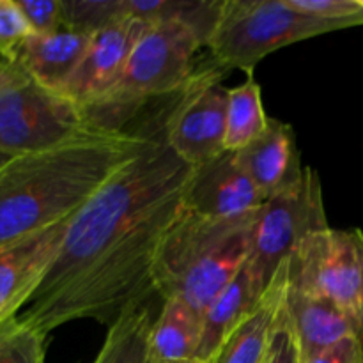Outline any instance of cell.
Listing matches in <instances>:
<instances>
[{
    "label": "cell",
    "mask_w": 363,
    "mask_h": 363,
    "mask_svg": "<svg viewBox=\"0 0 363 363\" xmlns=\"http://www.w3.org/2000/svg\"><path fill=\"white\" fill-rule=\"evenodd\" d=\"M264 363H300V354H298L296 342L280 312L279 325H277L275 333H273L272 344H269L268 357Z\"/></svg>",
    "instance_id": "obj_27"
},
{
    "label": "cell",
    "mask_w": 363,
    "mask_h": 363,
    "mask_svg": "<svg viewBox=\"0 0 363 363\" xmlns=\"http://www.w3.org/2000/svg\"><path fill=\"white\" fill-rule=\"evenodd\" d=\"M269 117L262 106V92L252 74L247 82L229 89L227 106V151L236 152L261 137L266 131Z\"/></svg>",
    "instance_id": "obj_21"
},
{
    "label": "cell",
    "mask_w": 363,
    "mask_h": 363,
    "mask_svg": "<svg viewBox=\"0 0 363 363\" xmlns=\"http://www.w3.org/2000/svg\"><path fill=\"white\" fill-rule=\"evenodd\" d=\"M27 80H30V78L21 69L20 64L11 62V60H6L0 57V92L25 84Z\"/></svg>",
    "instance_id": "obj_29"
},
{
    "label": "cell",
    "mask_w": 363,
    "mask_h": 363,
    "mask_svg": "<svg viewBox=\"0 0 363 363\" xmlns=\"http://www.w3.org/2000/svg\"><path fill=\"white\" fill-rule=\"evenodd\" d=\"M266 199L225 151L209 162L195 165L183 197V208L208 218H240L259 211Z\"/></svg>",
    "instance_id": "obj_11"
},
{
    "label": "cell",
    "mask_w": 363,
    "mask_h": 363,
    "mask_svg": "<svg viewBox=\"0 0 363 363\" xmlns=\"http://www.w3.org/2000/svg\"><path fill=\"white\" fill-rule=\"evenodd\" d=\"M286 268L261 303L225 337L209 363H264L282 312Z\"/></svg>",
    "instance_id": "obj_16"
},
{
    "label": "cell",
    "mask_w": 363,
    "mask_h": 363,
    "mask_svg": "<svg viewBox=\"0 0 363 363\" xmlns=\"http://www.w3.org/2000/svg\"><path fill=\"white\" fill-rule=\"evenodd\" d=\"M11 160H13V156H9V155H4V152H0V170H2L4 167H6L7 163L11 162Z\"/></svg>",
    "instance_id": "obj_31"
},
{
    "label": "cell",
    "mask_w": 363,
    "mask_h": 363,
    "mask_svg": "<svg viewBox=\"0 0 363 363\" xmlns=\"http://www.w3.org/2000/svg\"><path fill=\"white\" fill-rule=\"evenodd\" d=\"M30 35L32 30L16 0H0V57L14 62Z\"/></svg>",
    "instance_id": "obj_25"
},
{
    "label": "cell",
    "mask_w": 363,
    "mask_h": 363,
    "mask_svg": "<svg viewBox=\"0 0 363 363\" xmlns=\"http://www.w3.org/2000/svg\"><path fill=\"white\" fill-rule=\"evenodd\" d=\"M333 30L342 27L301 13L289 0H225L208 46L220 69L252 74L269 53Z\"/></svg>",
    "instance_id": "obj_5"
},
{
    "label": "cell",
    "mask_w": 363,
    "mask_h": 363,
    "mask_svg": "<svg viewBox=\"0 0 363 363\" xmlns=\"http://www.w3.org/2000/svg\"><path fill=\"white\" fill-rule=\"evenodd\" d=\"M91 35L73 28H64L48 35L32 34L23 43L14 62L20 64L35 84L62 94L87 52Z\"/></svg>",
    "instance_id": "obj_15"
},
{
    "label": "cell",
    "mask_w": 363,
    "mask_h": 363,
    "mask_svg": "<svg viewBox=\"0 0 363 363\" xmlns=\"http://www.w3.org/2000/svg\"><path fill=\"white\" fill-rule=\"evenodd\" d=\"M262 298L264 294L259 289L247 261L233 282L216 296L202 315V337L197 362H211L225 337L261 303Z\"/></svg>",
    "instance_id": "obj_17"
},
{
    "label": "cell",
    "mask_w": 363,
    "mask_h": 363,
    "mask_svg": "<svg viewBox=\"0 0 363 363\" xmlns=\"http://www.w3.org/2000/svg\"><path fill=\"white\" fill-rule=\"evenodd\" d=\"M286 282L332 301L358 330L362 261L353 230L326 227L308 234L287 262Z\"/></svg>",
    "instance_id": "obj_8"
},
{
    "label": "cell",
    "mask_w": 363,
    "mask_h": 363,
    "mask_svg": "<svg viewBox=\"0 0 363 363\" xmlns=\"http://www.w3.org/2000/svg\"><path fill=\"white\" fill-rule=\"evenodd\" d=\"M321 181L314 169H305L298 186L269 199L259 209L252 227L248 268L262 294L282 275L301 241L314 230L326 229Z\"/></svg>",
    "instance_id": "obj_6"
},
{
    "label": "cell",
    "mask_w": 363,
    "mask_h": 363,
    "mask_svg": "<svg viewBox=\"0 0 363 363\" xmlns=\"http://www.w3.org/2000/svg\"><path fill=\"white\" fill-rule=\"evenodd\" d=\"M46 335L16 318L0 323V363H45Z\"/></svg>",
    "instance_id": "obj_23"
},
{
    "label": "cell",
    "mask_w": 363,
    "mask_h": 363,
    "mask_svg": "<svg viewBox=\"0 0 363 363\" xmlns=\"http://www.w3.org/2000/svg\"><path fill=\"white\" fill-rule=\"evenodd\" d=\"M188 363H201V362H188Z\"/></svg>",
    "instance_id": "obj_32"
},
{
    "label": "cell",
    "mask_w": 363,
    "mask_h": 363,
    "mask_svg": "<svg viewBox=\"0 0 363 363\" xmlns=\"http://www.w3.org/2000/svg\"><path fill=\"white\" fill-rule=\"evenodd\" d=\"M147 25L130 18L94 32L80 66L64 87V98L84 110L85 116L98 108L123 74L128 57Z\"/></svg>",
    "instance_id": "obj_10"
},
{
    "label": "cell",
    "mask_w": 363,
    "mask_h": 363,
    "mask_svg": "<svg viewBox=\"0 0 363 363\" xmlns=\"http://www.w3.org/2000/svg\"><path fill=\"white\" fill-rule=\"evenodd\" d=\"M234 155L266 201L293 190L305 176L293 128L279 119H269L264 133Z\"/></svg>",
    "instance_id": "obj_13"
},
{
    "label": "cell",
    "mask_w": 363,
    "mask_h": 363,
    "mask_svg": "<svg viewBox=\"0 0 363 363\" xmlns=\"http://www.w3.org/2000/svg\"><path fill=\"white\" fill-rule=\"evenodd\" d=\"M69 220L16 243L0 247V323L16 318L30 301L55 261Z\"/></svg>",
    "instance_id": "obj_12"
},
{
    "label": "cell",
    "mask_w": 363,
    "mask_h": 363,
    "mask_svg": "<svg viewBox=\"0 0 363 363\" xmlns=\"http://www.w3.org/2000/svg\"><path fill=\"white\" fill-rule=\"evenodd\" d=\"M202 337V315L179 298L163 301L149 332L152 363L197 362Z\"/></svg>",
    "instance_id": "obj_18"
},
{
    "label": "cell",
    "mask_w": 363,
    "mask_h": 363,
    "mask_svg": "<svg viewBox=\"0 0 363 363\" xmlns=\"http://www.w3.org/2000/svg\"><path fill=\"white\" fill-rule=\"evenodd\" d=\"M202 41L190 27L177 21L149 23L128 57L123 74L101 105L87 119L106 112L98 128L123 130L128 112L158 96L181 92L194 78V59Z\"/></svg>",
    "instance_id": "obj_4"
},
{
    "label": "cell",
    "mask_w": 363,
    "mask_h": 363,
    "mask_svg": "<svg viewBox=\"0 0 363 363\" xmlns=\"http://www.w3.org/2000/svg\"><path fill=\"white\" fill-rule=\"evenodd\" d=\"M155 318L145 305L128 312L108 326L94 363H152L149 332Z\"/></svg>",
    "instance_id": "obj_20"
},
{
    "label": "cell",
    "mask_w": 363,
    "mask_h": 363,
    "mask_svg": "<svg viewBox=\"0 0 363 363\" xmlns=\"http://www.w3.org/2000/svg\"><path fill=\"white\" fill-rule=\"evenodd\" d=\"M227 106L229 89L222 84V73H195L167 119L163 140L191 167L223 155Z\"/></svg>",
    "instance_id": "obj_9"
},
{
    "label": "cell",
    "mask_w": 363,
    "mask_h": 363,
    "mask_svg": "<svg viewBox=\"0 0 363 363\" xmlns=\"http://www.w3.org/2000/svg\"><path fill=\"white\" fill-rule=\"evenodd\" d=\"M223 2L225 0H126V13L145 23L177 21L186 25L202 45L208 46L220 21Z\"/></svg>",
    "instance_id": "obj_19"
},
{
    "label": "cell",
    "mask_w": 363,
    "mask_h": 363,
    "mask_svg": "<svg viewBox=\"0 0 363 363\" xmlns=\"http://www.w3.org/2000/svg\"><path fill=\"white\" fill-rule=\"evenodd\" d=\"M66 27L94 34L108 25L130 20L126 0H64Z\"/></svg>",
    "instance_id": "obj_22"
},
{
    "label": "cell",
    "mask_w": 363,
    "mask_h": 363,
    "mask_svg": "<svg viewBox=\"0 0 363 363\" xmlns=\"http://www.w3.org/2000/svg\"><path fill=\"white\" fill-rule=\"evenodd\" d=\"M307 363H363V342L358 335L340 340Z\"/></svg>",
    "instance_id": "obj_28"
},
{
    "label": "cell",
    "mask_w": 363,
    "mask_h": 363,
    "mask_svg": "<svg viewBox=\"0 0 363 363\" xmlns=\"http://www.w3.org/2000/svg\"><path fill=\"white\" fill-rule=\"evenodd\" d=\"M147 138L91 128L48 151L11 160L0 170V247L73 218Z\"/></svg>",
    "instance_id": "obj_2"
},
{
    "label": "cell",
    "mask_w": 363,
    "mask_h": 363,
    "mask_svg": "<svg viewBox=\"0 0 363 363\" xmlns=\"http://www.w3.org/2000/svg\"><path fill=\"white\" fill-rule=\"evenodd\" d=\"M94 128L84 110L27 80L0 92V152L13 158L48 151Z\"/></svg>",
    "instance_id": "obj_7"
},
{
    "label": "cell",
    "mask_w": 363,
    "mask_h": 363,
    "mask_svg": "<svg viewBox=\"0 0 363 363\" xmlns=\"http://www.w3.org/2000/svg\"><path fill=\"white\" fill-rule=\"evenodd\" d=\"M282 315L296 342L300 363L311 362L340 340L358 335L353 319L337 305L287 286V282L284 289Z\"/></svg>",
    "instance_id": "obj_14"
},
{
    "label": "cell",
    "mask_w": 363,
    "mask_h": 363,
    "mask_svg": "<svg viewBox=\"0 0 363 363\" xmlns=\"http://www.w3.org/2000/svg\"><path fill=\"white\" fill-rule=\"evenodd\" d=\"M257 213L240 218H208L181 209L156 257L155 293L163 301L179 298L204 315L247 264Z\"/></svg>",
    "instance_id": "obj_3"
},
{
    "label": "cell",
    "mask_w": 363,
    "mask_h": 363,
    "mask_svg": "<svg viewBox=\"0 0 363 363\" xmlns=\"http://www.w3.org/2000/svg\"><path fill=\"white\" fill-rule=\"evenodd\" d=\"M298 11L342 28L363 25V0H289Z\"/></svg>",
    "instance_id": "obj_24"
},
{
    "label": "cell",
    "mask_w": 363,
    "mask_h": 363,
    "mask_svg": "<svg viewBox=\"0 0 363 363\" xmlns=\"http://www.w3.org/2000/svg\"><path fill=\"white\" fill-rule=\"evenodd\" d=\"M354 238H357L358 252H360V261H362V293H360V312H358V335H360L363 342V233L360 229H354Z\"/></svg>",
    "instance_id": "obj_30"
},
{
    "label": "cell",
    "mask_w": 363,
    "mask_h": 363,
    "mask_svg": "<svg viewBox=\"0 0 363 363\" xmlns=\"http://www.w3.org/2000/svg\"><path fill=\"white\" fill-rule=\"evenodd\" d=\"M191 170L163 138L149 137L69 220L55 261L18 319L48 337L78 319L112 326L142 307L155 294L156 257L183 209Z\"/></svg>",
    "instance_id": "obj_1"
},
{
    "label": "cell",
    "mask_w": 363,
    "mask_h": 363,
    "mask_svg": "<svg viewBox=\"0 0 363 363\" xmlns=\"http://www.w3.org/2000/svg\"><path fill=\"white\" fill-rule=\"evenodd\" d=\"M16 2L32 34L48 35L67 28L64 0H16Z\"/></svg>",
    "instance_id": "obj_26"
}]
</instances>
